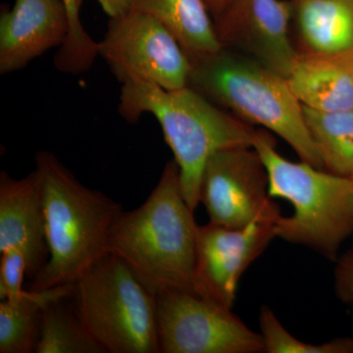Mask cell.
Listing matches in <instances>:
<instances>
[{
	"instance_id": "cell-11",
	"label": "cell",
	"mask_w": 353,
	"mask_h": 353,
	"mask_svg": "<svg viewBox=\"0 0 353 353\" xmlns=\"http://www.w3.org/2000/svg\"><path fill=\"white\" fill-rule=\"evenodd\" d=\"M276 238L273 222H254L243 228L210 222L199 226L194 294L233 309L241 276Z\"/></svg>"
},
{
	"instance_id": "cell-3",
	"label": "cell",
	"mask_w": 353,
	"mask_h": 353,
	"mask_svg": "<svg viewBox=\"0 0 353 353\" xmlns=\"http://www.w3.org/2000/svg\"><path fill=\"white\" fill-rule=\"evenodd\" d=\"M118 111L129 123L143 114L154 116L180 170L183 196L194 210L209 158L224 148L252 146L256 137L252 125L189 85L166 90L150 83H123Z\"/></svg>"
},
{
	"instance_id": "cell-8",
	"label": "cell",
	"mask_w": 353,
	"mask_h": 353,
	"mask_svg": "<svg viewBox=\"0 0 353 353\" xmlns=\"http://www.w3.org/2000/svg\"><path fill=\"white\" fill-rule=\"evenodd\" d=\"M160 353L264 352L255 333L232 309L185 290L157 296Z\"/></svg>"
},
{
	"instance_id": "cell-17",
	"label": "cell",
	"mask_w": 353,
	"mask_h": 353,
	"mask_svg": "<svg viewBox=\"0 0 353 353\" xmlns=\"http://www.w3.org/2000/svg\"><path fill=\"white\" fill-rule=\"evenodd\" d=\"M74 284L44 290H25L19 299L0 303V352L32 353L38 341L39 320L46 304L70 296Z\"/></svg>"
},
{
	"instance_id": "cell-12",
	"label": "cell",
	"mask_w": 353,
	"mask_h": 353,
	"mask_svg": "<svg viewBox=\"0 0 353 353\" xmlns=\"http://www.w3.org/2000/svg\"><path fill=\"white\" fill-rule=\"evenodd\" d=\"M69 20L62 0H15L0 14V74L25 68L68 36Z\"/></svg>"
},
{
	"instance_id": "cell-25",
	"label": "cell",
	"mask_w": 353,
	"mask_h": 353,
	"mask_svg": "<svg viewBox=\"0 0 353 353\" xmlns=\"http://www.w3.org/2000/svg\"><path fill=\"white\" fill-rule=\"evenodd\" d=\"M206 2H208L209 10H210L213 19H214V18L217 17L218 15H220L225 10V8L229 6L231 0H206Z\"/></svg>"
},
{
	"instance_id": "cell-13",
	"label": "cell",
	"mask_w": 353,
	"mask_h": 353,
	"mask_svg": "<svg viewBox=\"0 0 353 353\" xmlns=\"http://www.w3.org/2000/svg\"><path fill=\"white\" fill-rule=\"evenodd\" d=\"M19 250L34 279L48 260L41 182L36 170L22 179L0 173V252Z\"/></svg>"
},
{
	"instance_id": "cell-1",
	"label": "cell",
	"mask_w": 353,
	"mask_h": 353,
	"mask_svg": "<svg viewBox=\"0 0 353 353\" xmlns=\"http://www.w3.org/2000/svg\"><path fill=\"white\" fill-rule=\"evenodd\" d=\"M194 212L183 196L178 165L169 160L146 201L116 220L106 252L155 296L169 290L194 294L199 225Z\"/></svg>"
},
{
	"instance_id": "cell-26",
	"label": "cell",
	"mask_w": 353,
	"mask_h": 353,
	"mask_svg": "<svg viewBox=\"0 0 353 353\" xmlns=\"http://www.w3.org/2000/svg\"><path fill=\"white\" fill-rule=\"evenodd\" d=\"M350 178H352V180H353V171H352V174H350Z\"/></svg>"
},
{
	"instance_id": "cell-15",
	"label": "cell",
	"mask_w": 353,
	"mask_h": 353,
	"mask_svg": "<svg viewBox=\"0 0 353 353\" xmlns=\"http://www.w3.org/2000/svg\"><path fill=\"white\" fill-rule=\"evenodd\" d=\"M159 21L190 61L224 48L206 0H132L131 10Z\"/></svg>"
},
{
	"instance_id": "cell-23",
	"label": "cell",
	"mask_w": 353,
	"mask_h": 353,
	"mask_svg": "<svg viewBox=\"0 0 353 353\" xmlns=\"http://www.w3.org/2000/svg\"><path fill=\"white\" fill-rule=\"evenodd\" d=\"M334 290L341 303L353 305V248L343 252L336 260Z\"/></svg>"
},
{
	"instance_id": "cell-5",
	"label": "cell",
	"mask_w": 353,
	"mask_h": 353,
	"mask_svg": "<svg viewBox=\"0 0 353 353\" xmlns=\"http://www.w3.org/2000/svg\"><path fill=\"white\" fill-rule=\"evenodd\" d=\"M275 145L269 132L257 130L252 146L266 167L269 194L294 208L292 215L276 221V236L336 261L341 245L353 236L352 179L290 161Z\"/></svg>"
},
{
	"instance_id": "cell-20",
	"label": "cell",
	"mask_w": 353,
	"mask_h": 353,
	"mask_svg": "<svg viewBox=\"0 0 353 353\" xmlns=\"http://www.w3.org/2000/svg\"><path fill=\"white\" fill-rule=\"evenodd\" d=\"M69 20V32L55 53L53 65L60 73L80 75L99 57V43L90 36L81 20L83 0H62Z\"/></svg>"
},
{
	"instance_id": "cell-22",
	"label": "cell",
	"mask_w": 353,
	"mask_h": 353,
	"mask_svg": "<svg viewBox=\"0 0 353 353\" xmlns=\"http://www.w3.org/2000/svg\"><path fill=\"white\" fill-rule=\"evenodd\" d=\"M27 275V260L24 253L12 248L0 252V299H19L25 290L23 281Z\"/></svg>"
},
{
	"instance_id": "cell-24",
	"label": "cell",
	"mask_w": 353,
	"mask_h": 353,
	"mask_svg": "<svg viewBox=\"0 0 353 353\" xmlns=\"http://www.w3.org/2000/svg\"><path fill=\"white\" fill-rule=\"evenodd\" d=\"M109 18L124 15L131 10L132 0H97Z\"/></svg>"
},
{
	"instance_id": "cell-18",
	"label": "cell",
	"mask_w": 353,
	"mask_h": 353,
	"mask_svg": "<svg viewBox=\"0 0 353 353\" xmlns=\"http://www.w3.org/2000/svg\"><path fill=\"white\" fill-rule=\"evenodd\" d=\"M303 111L323 168L350 176L353 171V108L324 112L303 108Z\"/></svg>"
},
{
	"instance_id": "cell-14",
	"label": "cell",
	"mask_w": 353,
	"mask_h": 353,
	"mask_svg": "<svg viewBox=\"0 0 353 353\" xmlns=\"http://www.w3.org/2000/svg\"><path fill=\"white\" fill-rule=\"evenodd\" d=\"M299 55L353 63V0H292Z\"/></svg>"
},
{
	"instance_id": "cell-9",
	"label": "cell",
	"mask_w": 353,
	"mask_h": 353,
	"mask_svg": "<svg viewBox=\"0 0 353 353\" xmlns=\"http://www.w3.org/2000/svg\"><path fill=\"white\" fill-rule=\"evenodd\" d=\"M199 203L209 222L243 228L279 219L281 209L269 194L266 167L253 146H233L209 158L202 174Z\"/></svg>"
},
{
	"instance_id": "cell-16",
	"label": "cell",
	"mask_w": 353,
	"mask_h": 353,
	"mask_svg": "<svg viewBox=\"0 0 353 353\" xmlns=\"http://www.w3.org/2000/svg\"><path fill=\"white\" fill-rule=\"evenodd\" d=\"M303 108L313 110L353 108V63L299 55L287 78Z\"/></svg>"
},
{
	"instance_id": "cell-21",
	"label": "cell",
	"mask_w": 353,
	"mask_h": 353,
	"mask_svg": "<svg viewBox=\"0 0 353 353\" xmlns=\"http://www.w3.org/2000/svg\"><path fill=\"white\" fill-rule=\"evenodd\" d=\"M259 327L266 353H353L352 338L334 339L322 345L299 340L283 326L268 306L260 309Z\"/></svg>"
},
{
	"instance_id": "cell-2",
	"label": "cell",
	"mask_w": 353,
	"mask_h": 353,
	"mask_svg": "<svg viewBox=\"0 0 353 353\" xmlns=\"http://www.w3.org/2000/svg\"><path fill=\"white\" fill-rule=\"evenodd\" d=\"M48 260L29 290L71 285L108 253L109 234L123 212L119 202L83 185L52 152L36 154Z\"/></svg>"
},
{
	"instance_id": "cell-6",
	"label": "cell",
	"mask_w": 353,
	"mask_h": 353,
	"mask_svg": "<svg viewBox=\"0 0 353 353\" xmlns=\"http://www.w3.org/2000/svg\"><path fill=\"white\" fill-rule=\"evenodd\" d=\"M72 301L104 353H160L157 296L106 253L76 283Z\"/></svg>"
},
{
	"instance_id": "cell-7",
	"label": "cell",
	"mask_w": 353,
	"mask_h": 353,
	"mask_svg": "<svg viewBox=\"0 0 353 353\" xmlns=\"http://www.w3.org/2000/svg\"><path fill=\"white\" fill-rule=\"evenodd\" d=\"M99 57L121 83L143 82L166 90L189 83L192 62L176 39L148 14L129 11L109 18Z\"/></svg>"
},
{
	"instance_id": "cell-19",
	"label": "cell",
	"mask_w": 353,
	"mask_h": 353,
	"mask_svg": "<svg viewBox=\"0 0 353 353\" xmlns=\"http://www.w3.org/2000/svg\"><path fill=\"white\" fill-rule=\"evenodd\" d=\"M72 294L58 297L41 311L36 353H104L77 314Z\"/></svg>"
},
{
	"instance_id": "cell-4",
	"label": "cell",
	"mask_w": 353,
	"mask_h": 353,
	"mask_svg": "<svg viewBox=\"0 0 353 353\" xmlns=\"http://www.w3.org/2000/svg\"><path fill=\"white\" fill-rule=\"evenodd\" d=\"M190 62L189 87L243 122L277 134L301 161L324 169L287 78L227 48Z\"/></svg>"
},
{
	"instance_id": "cell-10",
	"label": "cell",
	"mask_w": 353,
	"mask_h": 353,
	"mask_svg": "<svg viewBox=\"0 0 353 353\" xmlns=\"http://www.w3.org/2000/svg\"><path fill=\"white\" fill-rule=\"evenodd\" d=\"M292 16V0H231L214 23L224 48L288 78L299 57L290 38Z\"/></svg>"
}]
</instances>
